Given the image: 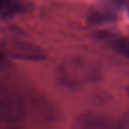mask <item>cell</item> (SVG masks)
Wrapping results in <instances>:
<instances>
[{
  "label": "cell",
  "mask_w": 129,
  "mask_h": 129,
  "mask_svg": "<svg viewBox=\"0 0 129 129\" xmlns=\"http://www.w3.org/2000/svg\"><path fill=\"white\" fill-rule=\"evenodd\" d=\"M4 59H5V56H4V53L2 52H0V63L4 61Z\"/></svg>",
  "instance_id": "5b68a950"
},
{
  "label": "cell",
  "mask_w": 129,
  "mask_h": 129,
  "mask_svg": "<svg viewBox=\"0 0 129 129\" xmlns=\"http://www.w3.org/2000/svg\"><path fill=\"white\" fill-rule=\"evenodd\" d=\"M96 38L102 42L107 43L108 45H110L117 52H119L120 54L129 59V38L119 35V34L109 31L99 32V33H96Z\"/></svg>",
  "instance_id": "3957f363"
},
{
  "label": "cell",
  "mask_w": 129,
  "mask_h": 129,
  "mask_svg": "<svg viewBox=\"0 0 129 129\" xmlns=\"http://www.w3.org/2000/svg\"><path fill=\"white\" fill-rule=\"evenodd\" d=\"M70 129H123V127L98 114L82 113L74 119Z\"/></svg>",
  "instance_id": "7a4b0ae2"
},
{
  "label": "cell",
  "mask_w": 129,
  "mask_h": 129,
  "mask_svg": "<svg viewBox=\"0 0 129 129\" xmlns=\"http://www.w3.org/2000/svg\"><path fill=\"white\" fill-rule=\"evenodd\" d=\"M26 9V4L16 1H0V18H8Z\"/></svg>",
  "instance_id": "277c9868"
},
{
  "label": "cell",
  "mask_w": 129,
  "mask_h": 129,
  "mask_svg": "<svg viewBox=\"0 0 129 129\" xmlns=\"http://www.w3.org/2000/svg\"><path fill=\"white\" fill-rule=\"evenodd\" d=\"M23 109L19 99L8 91L0 89V122L11 125L22 120Z\"/></svg>",
  "instance_id": "6da1fadb"
}]
</instances>
